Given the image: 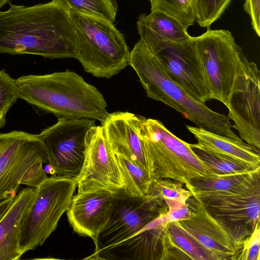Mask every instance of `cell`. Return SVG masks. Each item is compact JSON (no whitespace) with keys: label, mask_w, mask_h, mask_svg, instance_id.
Listing matches in <instances>:
<instances>
[{"label":"cell","mask_w":260,"mask_h":260,"mask_svg":"<svg viewBox=\"0 0 260 260\" xmlns=\"http://www.w3.org/2000/svg\"><path fill=\"white\" fill-rule=\"evenodd\" d=\"M9 4L0 11V53L76 58L74 28L65 6L56 0L30 7Z\"/></svg>","instance_id":"cell-1"},{"label":"cell","mask_w":260,"mask_h":260,"mask_svg":"<svg viewBox=\"0 0 260 260\" xmlns=\"http://www.w3.org/2000/svg\"><path fill=\"white\" fill-rule=\"evenodd\" d=\"M16 80L19 98L57 118L101 121L108 113L100 91L73 71L25 75Z\"/></svg>","instance_id":"cell-2"},{"label":"cell","mask_w":260,"mask_h":260,"mask_svg":"<svg viewBox=\"0 0 260 260\" xmlns=\"http://www.w3.org/2000/svg\"><path fill=\"white\" fill-rule=\"evenodd\" d=\"M129 65L137 74L148 98L174 109L198 127L242 140L233 132V125L225 114L212 110L173 81L157 57L140 39L130 52Z\"/></svg>","instance_id":"cell-3"},{"label":"cell","mask_w":260,"mask_h":260,"mask_svg":"<svg viewBox=\"0 0 260 260\" xmlns=\"http://www.w3.org/2000/svg\"><path fill=\"white\" fill-rule=\"evenodd\" d=\"M76 42V59L85 72L110 78L129 65L123 35L105 18L69 11Z\"/></svg>","instance_id":"cell-4"},{"label":"cell","mask_w":260,"mask_h":260,"mask_svg":"<svg viewBox=\"0 0 260 260\" xmlns=\"http://www.w3.org/2000/svg\"><path fill=\"white\" fill-rule=\"evenodd\" d=\"M140 133L151 181L171 179L185 185L194 178L214 175L190 144L170 132L160 121L140 116Z\"/></svg>","instance_id":"cell-5"},{"label":"cell","mask_w":260,"mask_h":260,"mask_svg":"<svg viewBox=\"0 0 260 260\" xmlns=\"http://www.w3.org/2000/svg\"><path fill=\"white\" fill-rule=\"evenodd\" d=\"M48 155L39 134H0V201L15 197L21 185L37 187L48 177Z\"/></svg>","instance_id":"cell-6"},{"label":"cell","mask_w":260,"mask_h":260,"mask_svg":"<svg viewBox=\"0 0 260 260\" xmlns=\"http://www.w3.org/2000/svg\"><path fill=\"white\" fill-rule=\"evenodd\" d=\"M77 188L75 179L52 175L37 187L20 226V247L23 254L42 245L56 229Z\"/></svg>","instance_id":"cell-7"},{"label":"cell","mask_w":260,"mask_h":260,"mask_svg":"<svg viewBox=\"0 0 260 260\" xmlns=\"http://www.w3.org/2000/svg\"><path fill=\"white\" fill-rule=\"evenodd\" d=\"M203 65L210 99L225 106L245 56L232 33L225 29H208L193 37Z\"/></svg>","instance_id":"cell-8"},{"label":"cell","mask_w":260,"mask_h":260,"mask_svg":"<svg viewBox=\"0 0 260 260\" xmlns=\"http://www.w3.org/2000/svg\"><path fill=\"white\" fill-rule=\"evenodd\" d=\"M190 217L178 224L213 256L214 260L234 259L252 231L217 217L193 196L186 201Z\"/></svg>","instance_id":"cell-9"},{"label":"cell","mask_w":260,"mask_h":260,"mask_svg":"<svg viewBox=\"0 0 260 260\" xmlns=\"http://www.w3.org/2000/svg\"><path fill=\"white\" fill-rule=\"evenodd\" d=\"M95 120L58 118L57 122L39 134L48 155L52 175L75 179L83 165L85 137Z\"/></svg>","instance_id":"cell-10"},{"label":"cell","mask_w":260,"mask_h":260,"mask_svg":"<svg viewBox=\"0 0 260 260\" xmlns=\"http://www.w3.org/2000/svg\"><path fill=\"white\" fill-rule=\"evenodd\" d=\"M85 145L83 165L76 179L77 192L103 189L115 195L126 194L121 167L101 125L89 129Z\"/></svg>","instance_id":"cell-11"},{"label":"cell","mask_w":260,"mask_h":260,"mask_svg":"<svg viewBox=\"0 0 260 260\" xmlns=\"http://www.w3.org/2000/svg\"><path fill=\"white\" fill-rule=\"evenodd\" d=\"M260 71L245 56L226 107L240 138L260 148Z\"/></svg>","instance_id":"cell-12"},{"label":"cell","mask_w":260,"mask_h":260,"mask_svg":"<svg viewBox=\"0 0 260 260\" xmlns=\"http://www.w3.org/2000/svg\"><path fill=\"white\" fill-rule=\"evenodd\" d=\"M168 207L159 206L147 197L116 195L113 211L106 226L99 235L92 255L134 235L161 214Z\"/></svg>","instance_id":"cell-13"},{"label":"cell","mask_w":260,"mask_h":260,"mask_svg":"<svg viewBox=\"0 0 260 260\" xmlns=\"http://www.w3.org/2000/svg\"><path fill=\"white\" fill-rule=\"evenodd\" d=\"M213 215L253 231L259 221L260 175L226 191L191 192Z\"/></svg>","instance_id":"cell-14"},{"label":"cell","mask_w":260,"mask_h":260,"mask_svg":"<svg viewBox=\"0 0 260 260\" xmlns=\"http://www.w3.org/2000/svg\"><path fill=\"white\" fill-rule=\"evenodd\" d=\"M168 76L196 100H210L203 65L193 41L173 43L154 54Z\"/></svg>","instance_id":"cell-15"},{"label":"cell","mask_w":260,"mask_h":260,"mask_svg":"<svg viewBox=\"0 0 260 260\" xmlns=\"http://www.w3.org/2000/svg\"><path fill=\"white\" fill-rule=\"evenodd\" d=\"M115 201L116 195L103 189L77 192L66 211L74 231L91 238L95 249L99 235L109 221Z\"/></svg>","instance_id":"cell-16"},{"label":"cell","mask_w":260,"mask_h":260,"mask_svg":"<svg viewBox=\"0 0 260 260\" xmlns=\"http://www.w3.org/2000/svg\"><path fill=\"white\" fill-rule=\"evenodd\" d=\"M169 222L167 213L161 214L128 238L85 259L162 260Z\"/></svg>","instance_id":"cell-17"},{"label":"cell","mask_w":260,"mask_h":260,"mask_svg":"<svg viewBox=\"0 0 260 260\" xmlns=\"http://www.w3.org/2000/svg\"><path fill=\"white\" fill-rule=\"evenodd\" d=\"M140 116L128 112H114L108 113L100 122L113 151L127 157L147 173L146 155L140 133Z\"/></svg>","instance_id":"cell-18"},{"label":"cell","mask_w":260,"mask_h":260,"mask_svg":"<svg viewBox=\"0 0 260 260\" xmlns=\"http://www.w3.org/2000/svg\"><path fill=\"white\" fill-rule=\"evenodd\" d=\"M137 26L140 40L154 54L167 45L184 43L192 38L181 23L159 11L140 15Z\"/></svg>","instance_id":"cell-19"},{"label":"cell","mask_w":260,"mask_h":260,"mask_svg":"<svg viewBox=\"0 0 260 260\" xmlns=\"http://www.w3.org/2000/svg\"><path fill=\"white\" fill-rule=\"evenodd\" d=\"M35 193L36 187L22 189L0 221V260L19 259L23 255L20 247L21 223Z\"/></svg>","instance_id":"cell-20"},{"label":"cell","mask_w":260,"mask_h":260,"mask_svg":"<svg viewBox=\"0 0 260 260\" xmlns=\"http://www.w3.org/2000/svg\"><path fill=\"white\" fill-rule=\"evenodd\" d=\"M198 143L205 149L243 163L252 169L260 167L259 149L242 141L203 128L186 125Z\"/></svg>","instance_id":"cell-21"},{"label":"cell","mask_w":260,"mask_h":260,"mask_svg":"<svg viewBox=\"0 0 260 260\" xmlns=\"http://www.w3.org/2000/svg\"><path fill=\"white\" fill-rule=\"evenodd\" d=\"M170 259L214 260V258L177 221H173L167 225L162 258Z\"/></svg>","instance_id":"cell-22"},{"label":"cell","mask_w":260,"mask_h":260,"mask_svg":"<svg viewBox=\"0 0 260 260\" xmlns=\"http://www.w3.org/2000/svg\"><path fill=\"white\" fill-rule=\"evenodd\" d=\"M260 175V167L235 174H214L190 179L185 187L191 192L226 191L237 188Z\"/></svg>","instance_id":"cell-23"},{"label":"cell","mask_w":260,"mask_h":260,"mask_svg":"<svg viewBox=\"0 0 260 260\" xmlns=\"http://www.w3.org/2000/svg\"><path fill=\"white\" fill-rule=\"evenodd\" d=\"M114 153L126 182V194L137 198L145 197L152 182L147 173L127 157Z\"/></svg>","instance_id":"cell-24"},{"label":"cell","mask_w":260,"mask_h":260,"mask_svg":"<svg viewBox=\"0 0 260 260\" xmlns=\"http://www.w3.org/2000/svg\"><path fill=\"white\" fill-rule=\"evenodd\" d=\"M190 146L197 156L214 174L239 173L254 170L243 163L209 151L198 143L190 144Z\"/></svg>","instance_id":"cell-25"},{"label":"cell","mask_w":260,"mask_h":260,"mask_svg":"<svg viewBox=\"0 0 260 260\" xmlns=\"http://www.w3.org/2000/svg\"><path fill=\"white\" fill-rule=\"evenodd\" d=\"M151 11H159L174 18L187 29L197 19L196 0H149Z\"/></svg>","instance_id":"cell-26"},{"label":"cell","mask_w":260,"mask_h":260,"mask_svg":"<svg viewBox=\"0 0 260 260\" xmlns=\"http://www.w3.org/2000/svg\"><path fill=\"white\" fill-rule=\"evenodd\" d=\"M183 185L171 179L155 180L152 181L146 196L162 206H167L165 200H173L186 204L187 199L193 195Z\"/></svg>","instance_id":"cell-27"},{"label":"cell","mask_w":260,"mask_h":260,"mask_svg":"<svg viewBox=\"0 0 260 260\" xmlns=\"http://www.w3.org/2000/svg\"><path fill=\"white\" fill-rule=\"evenodd\" d=\"M69 11L105 18L113 22L117 13L116 0H56Z\"/></svg>","instance_id":"cell-28"},{"label":"cell","mask_w":260,"mask_h":260,"mask_svg":"<svg viewBox=\"0 0 260 260\" xmlns=\"http://www.w3.org/2000/svg\"><path fill=\"white\" fill-rule=\"evenodd\" d=\"M232 0H196V22L202 27H209L217 20Z\"/></svg>","instance_id":"cell-29"},{"label":"cell","mask_w":260,"mask_h":260,"mask_svg":"<svg viewBox=\"0 0 260 260\" xmlns=\"http://www.w3.org/2000/svg\"><path fill=\"white\" fill-rule=\"evenodd\" d=\"M19 98L16 79L4 70H0V112L7 114Z\"/></svg>","instance_id":"cell-30"},{"label":"cell","mask_w":260,"mask_h":260,"mask_svg":"<svg viewBox=\"0 0 260 260\" xmlns=\"http://www.w3.org/2000/svg\"><path fill=\"white\" fill-rule=\"evenodd\" d=\"M260 221L245 240L236 260H259Z\"/></svg>","instance_id":"cell-31"},{"label":"cell","mask_w":260,"mask_h":260,"mask_svg":"<svg viewBox=\"0 0 260 260\" xmlns=\"http://www.w3.org/2000/svg\"><path fill=\"white\" fill-rule=\"evenodd\" d=\"M168 207L167 215L169 222L177 221L190 217V211L186 204L173 200H165Z\"/></svg>","instance_id":"cell-32"},{"label":"cell","mask_w":260,"mask_h":260,"mask_svg":"<svg viewBox=\"0 0 260 260\" xmlns=\"http://www.w3.org/2000/svg\"><path fill=\"white\" fill-rule=\"evenodd\" d=\"M244 9L251 19L252 28L260 36V0H245Z\"/></svg>","instance_id":"cell-33"},{"label":"cell","mask_w":260,"mask_h":260,"mask_svg":"<svg viewBox=\"0 0 260 260\" xmlns=\"http://www.w3.org/2000/svg\"><path fill=\"white\" fill-rule=\"evenodd\" d=\"M15 197H10L0 201V221L13 203Z\"/></svg>","instance_id":"cell-34"},{"label":"cell","mask_w":260,"mask_h":260,"mask_svg":"<svg viewBox=\"0 0 260 260\" xmlns=\"http://www.w3.org/2000/svg\"><path fill=\"white\" fill-rule=\"evenodd\" d=\"M6 114L0 112V128L3 127L6 123Z\"/></svg>","instance_id":"cell-35"},{"label":"cell","mask_w":260,"mask_h":260,"mask_svg":"<svg viewBox=\"0 0 260 260\" xmlns=\"http://www.w3.org/2000/svg\"><path fill=\"white\" fill-rule=\"evenodd\" d=\"M10 0H0V10L6 4L10 3Z\"/></svg>","instance_id":"cell-36"}]
</instances>
